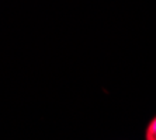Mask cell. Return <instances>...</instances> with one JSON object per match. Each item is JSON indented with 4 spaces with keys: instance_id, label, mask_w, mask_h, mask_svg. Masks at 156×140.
I'll use <instances>...</instances> for the list:
<instances>
[{
    "instance_id": "obj_1",
    "label": "cell",
    "mask_w": 156,
    "mask_h": 140,
    "mask_svg": "<svg viewBox=\"0 0 156 140\" xmlns=\"http://www.w3.org/2000/svg\"><path fill=\"white\" fill-rule=\"evenodd\" d=\"M145 140H156V116L149 121L145 129Z\"/></svg>"
}]
</instances>
